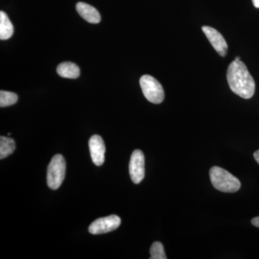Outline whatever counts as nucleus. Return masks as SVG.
<instances>
[{
	"label": "nucleus",
	"mask_w": 259,
	"mask_h": 259,
	"mask_svg": "<svg viewBox=\"0 0 259 259\" xmlns=\"http://www.w3.org/2000/svg\"><path fill=\"white\" fill-rule=\"evenodd\" d=\"M151 253V259H166L167 257L165 253L164 248L161 242H155L151 245L150 249Z\"/></svg>",
	"instance_id": "14"
},
{
	"label": "nucleus",
	"mask_w": 259,
	"mask_h": 259,
	"mask_svg": "<svg viewBox=\"0 0 259 259\" xmlns=\"http://www.w3.org/2000/svg\"><path fill=\"white\" fill-rule=\"evenodd\" d=\"M236 61H241V57H236V59H235Z\"/></svg>",
	"instance_id": "18"
},
{
	"label": "nucleus",
	"mask_w": 259,
	"mask_h": 259,
	"mask_svg": "<svg viewBox=\"0 0 259 259\" xmlns=\"http://www.w3.org/2000/svg\"><path fill=\"white\" fill-rule=\"evenodd\" d=\"M89 146L93 163L97 166H102L105 162L106 148L101 136L98 135L92 136L89 141Z\"/></svg>",
	"instance_id": "8"
},
{
	"label": "nucleus",
	"mask_w": 259,
	"mask_h": 259,
	"mask_svg": "<svg viewBox=\"0 0 259 259\" xmlns=\"http://www.w3.org/2000/svg\"><path fill=\"white\" fill-rule=\"evenodd\" d=\"M14 28L5 12H0V39L8 40L13 36Z\"/></svg>",
	"instance_id": "11"
},
{
	"label": "nucleus",
	"mask_w": 259,
	"mask_h": 259,
	"mask_svg": "<svg viewBox=\"0 0 259 259\" xmlns=\"http://www.w3.org/2000/svg\"><path fill=\"white\" fill-rule=\"evenodd\" d=\"M130 176L134 184L141 183L145 177V156L141 150H135L129 163Z\"/></svg>",
	"instance_id": "6"
},
{
	"label": "nucleus",
	"mask_w": 259,
	"mask_h": 259,
	"mask_svg": "<svg viewBox=\"0 0 259 259\" xmlns=\"http://www.w3.org/2000/svg\"><path fill=\"white\" fill-rule=\"evenodd\" d=\"M253 4L254 5L255 8H259V0H252Z\"/></svg>",
	"instance_id": "17"
},
{
	"label": "nucleus",
	"mask_w": 259,
	"mask_h": 259,
	"mask_svg": "<svg viewBox=\"0 0 259 259\" xmlns=\"http://www.w3.org/2000/svg\"><path fill=\"white\" fill-rule=\"evenodd\" d=\"M18 97L15 93L11 92H0V107H5L15 105L18 102Z\"/></svg>",
	"instance_id": "13"
},
{
	"label": "nucleus",
	"mask_w": 259,
	"mask_h": 259,
	"mask_svg": "<svg viewBox=\"0 0 259 259\" xmlns=\"http://www.w3.org/2000/svg\"><path fill=\"white\" fill-rule=\"evenodd\" d=\"M227 80L232 91L242 98L250 99L254 95V79L241 61L234 60L229 65Z\"/></svg>",
	"instance_id": "1"
},
{
	"label": "nucleus",
	"mask_w": 259,
	"mask_h": 259,
	"mask_svg": "<svg viewBox=\"0 0 259 259\" xmlns=\"http://www.w3.org/2000/svg\"><path fill=\"white\" fill-rule=\"evenodd\" d=\"M140 85L145 97L150 102L160 104L164 100L163 87L158 81L150 75H144L140 79Z\"/></svg>",
	"instance_id": "4"
},
{
	"label": "nucleus",
	"mask_w": 259,
	"mask_h": 259,
	"mask_svg": "<svg viewBox=\"0 0 259 259\" xmlns=\"http://www.w3.org/2000/svg\"><path fill=\"white\" fill-rule=\"evenodd\" d=\"M251 223L253 226L259 228V216L258 217L253 218L251 221Z\"/></svg>",
	"instance_id": "15"
},
{
	"label": "nucleus",
	"mask_w": 259,
	"mask_h": 259,
	"mask_svg": "<svg viewBox=\"0 0 259 259\" xmlns=\"http://www.w3.org/2000/svg\"><path fill=\"white\" fill-rule=\"evenodd\" d=\"M209 177L213 187L221 192L234 193L241 187L238 178L221 167H212L209 170Z\"/></svg>",
	"instance_id": "2"
},
{
	"label": "nucleus",
	"mask_w": 259,
	"mask_h": 259,
	"mask_svg": "<svg viewBox=\"0 0 259 259\" xmlns=\"http://www.w3.org/2000/svg\"><path fill=\"white\" fill-rule=\"evenodd\" d=\"M76 8L80 16L88 23L97 24L101 21V16L98 10L91 5L84 3H78Z\"/></svg>",
	"instance_id": "9"
},
{
	"label": "nucleus",
	"mask_w": 259,
	"mask_h": 259,
	"mask_svg": "<svg viewBox=\"0 0 259 259\" xmlns=\"http://www.w3.org/2000/svg\"><path fill=\"white\" fill-rule=\"evenodd\" d=\"M253 156H254L255 161H256L257 163L259 164V150L253 153Z\"/></svg>",
	"instance_id": "16"
},
{
	"label": "nucleus",
	"mask_w": 259,
	"mask_h": 259,
	"mask_svg": "<svg viewBox=\"0 0 259 259\" xmlns=\"http://www.w3.org/2000/svg\"><path fill=\"white\" fill-rule=\"evenodd\" d=\"M66 161L62 155H55L51 159L47 170V184L51 190H57L62 185L66 175Z\"/></svg>",
	"instance_id": "3"
},
{
	"label": "nucleus",
	"mask_w": 259,
	"mask_h": 259,
	"mask_svg": "<svg viewBox=\"0 0 259 259\" xmlns=\"http://www.w3.org/2000/svg\"><path fill=\"white\" fill-rule=\"evenodd\" d=\"M15 143L13 139L5 136L0 137V159H3L9 156L14 152Z\"/></svg>",
	"instance_id": "12"
},
{
	"label": "nucleus",
	"mask_w": 259,
	"mask_h": 259,
	"mask_svg": "<svg viewBox=\"0 0 259 259\" xmlns=\"http://www.w3.org/2000/svg\"><path fill=\"white\" fill-rule=\"evenodd\" d=\"M56 70L59 76L67 79H77L80 75L79 66L72 62L61 63Z\"/></svg>",
	"instance_id": "10"
},
{
	"label": "nucleus",
	"mask_w": 259,
	"mask_h": 259,
	"mask_svg": "<svg viewBox=\"0 0 259 259\" xmlns=\"http://www.w3.org/2000/svg\"><path fill=\"white\" fill-rule=\"evenodd\" d=\"M202 29L214 50L217 51L220 56H223V57L226 56L227 52H228V47L222 34L212 27L203 26Z\"/></svg>",
	"instance_id": "7"
},
{
	"label": "nucleus",
	"mask_w": 259,
	"mask_h": 259,
	"mask_svg": "<svg viewBox=\"0 0 259 259\" xmlns=\"http://www.w3.org/2000/svg\"><path fill=\"white\" fill-rule=\"evenodd\" d=\"M120 218L115 214H112L94 221L89 227V232L93 235L104 234L115 231L120 227Z\"/></svg>",
	"instance_id": "5"
}]
</instances>
